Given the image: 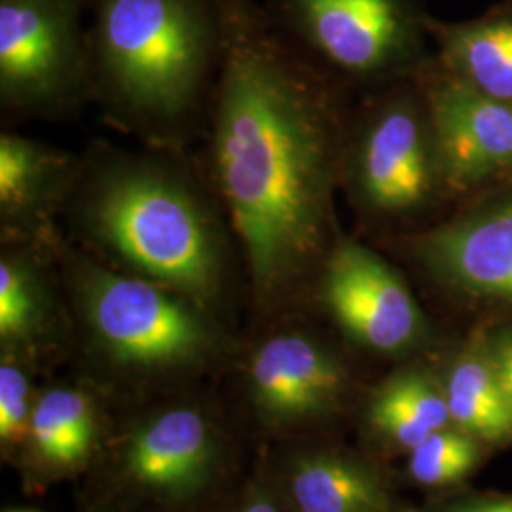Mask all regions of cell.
Returning a JSON list of instances; mask_svg holds the SVG:
<instances>
[{
	"label": "cell",
	"instance_id": "cell-1",
	"mask_svg": "<svg viewBox=\"0 0 512 512\" xmlns=\"http://www.w3.org/2000/svg\"><path fill=\"white\" fill-rule=\"evenodd\" d=\"M219 10V76L196 154L238 239L253 304L270 317L306 300L344 234L334 196L351 109L260 2L219 0Z\"/></svg>",
	"mask_w": 512,
	"mask_h": 512
},
{
	"label": "cell",
	"instance_id": "cell-2",
	"mask_svg": "<svg viewBox=\"0 0 512 512\" xmlns=\"http://www.w3.org/2000/svg\"><path fill=\"white\" fill-rule=\"evenodd\" d=\"M67 241L101 264L192 298L222 319L245 275L238 239L194 150L93 139L61 215Z\"/></svg>",
	"mask_w": 512,
	"mask_h": 512
},
{
	"label": "cell",
	"instance_id": "cell-3",
	"mask_svg": "<svg viewBox=\"0 0 512 512\" xmlns=\"http://www.w3.org/2000/svg\"><path fill=\"white\" fill-rule=\"evenodd\" d=\"M93 107L139 145L194 150L222 55L219 0H88Z\"/></svg>",
	"mask_w": 512,
	"mask_h": 512
},
{
	"label": "cell",
	"instance_id": "cell-4",
	"mask_svg": "<svg viewBox=\"0 0 512 512\" xmlns=\"http://www.w3.org/2000/svg\"><path fill=\"white\" fill-rule=\"evenodd\" d=\"M57 255L74 327L95 363L164 376L211 366L234 346L224 321L192 298L112 270L65 236Z\"/></svg>",
	"mask_w": 512,
	"mask_h": 512
},
{
	"label": "cell",
	"instance_id": "cell-5",
	"mask_svg": "<svg viewBox=\"0 0 512 512\" xmlns=\"http://www.w3.org/2000/svg\"><path fill=\"white\" fill-rule=\"evenodd\" d=\"M357 219L391 239L423 228L446 192L435 135L414 76L351 110L340 171Z\"/></svg>",
	"mask_w": 512,
	"mask_h": 512
},
{
	"label": "cell",
	"instance_id": "cell-6",
	"mask_svg": "<svg viewBox=\"0 0 512 512\" xmlns=\"http://www.w3.org/2000/svg\"><path fill=\"white\" fill-rule=\"evenodd\" d=\"M296 54L344 92L374 93L427 61V14L418 0H262Z\"/></svg>",
	"mask_w": 512,
	"mask_h": 512
},
{
	"label": "cell",
	"instance_id": "cell-7",
	"mask_svg": "<svg viewBox=\"0 0 512 512\" xmlns=\"http://www.w3.org/2000/svg\"><path fill=\"white\" fill-rule=\"evenodd\" d=\"M88 0H0L4 128L76 120L93 107Z\"/></svg>",
	"mask_w": 512,
	"mask_h": 512
},
{
	"label": "cell",
	"instance_id": "cell-8",
	"mask_svg": "<svg viewBox=\"0 0 512 512\" xmlns=\"http://www.w3.org/2000/svg\"><path fill=\"white\" fill-rule=\"evenodd\" d=\"M306 300H313L349 342L378 355H406L429 336L427 317L403 274L353 236L336 239Z\"/></svg>",
	"mask_w": 512,
	"mask_h": 512
},
{
	"label": "cell",
	"instance_id": "cell-9",
	"mask_svg": "<svg viewBox=\"0 0 512 512\" xmlns=\"http://www.w3.org/2000/svg\"><path fill=\"white\" fill-rule=\"evenodd\" d=\"M425 99L446 192H465L512 169V105L478 92L435 57L414 74Z\"/></svg>",
	"mask_w": 512,
	"mask_h": 512
},
{
	"label": "cell",
	"instance_id": "cell-10",
	"mask_svg": "<svg viewBox=\"0 0 512 512\" xmlns=\"http://www.w3.org/2000/svg\"><path fill=\"white\" fill-rule=\"evenodd\" d=\"M251 401L279 425L325 416L342 401L348 366L329 342L298 321H277L243 355Z\"/></svg>",
	"mask_w": 512,
	"mask_h": 512
},
{
	"label": "cell",
	"instance_id": "cell-11",
	"mask_svg": "<svg viewBox=\"0 0 512 512\" xmlns=\"http://www.w3.org/2000/svg\"><path fill=\"white\" fill-rule=\"evenodd\" d=\"M387 245L459 291L512 304V196Z\"/></svg>",
	"mask_w": 512,
	"mask_h": 512
},
{
	"label": "cell",
	"instance_id": "cell-12",
	"mask_svg": "<svg viewBox=\"0 0 512 512\" xmlns=\"http://www.w3.org/2000/svg\"><path fill=\"white\" fill-rule=\"evenodd\" d=\"M80 171V154L0 131V243H54Z\"/></svg>",
	"mask_w": 512,
	"mask_h": 512
},
{
	"label": "cell",
	"instance_id": "cell-13",
	"mask_svg": "<svg viewBox=\"0 0 512 512\" xmlns=\"http://www.w3.org/2000/svg\"><path fill=\"white\" fill-rule=\"evenodd\" d=\"M61 238L54 243H0L2 353L33 361L57 348L65 327L63 296H67L57 255Z\"/></svg>",
	"mask_w": 512,
	"mask_h": 512
},
{
	"label": "cell",
	"instance_id": "cell-14",
	"mask_svg": "<svg viewBox=\"0 0 512 512\" xmlns=\"http://www.w3.org/2000/svg\"><path fill=\"white\" fill-rule=\"evenodd\" d=\"M217 459L211 423L198 410L173 408L143 423L124 450V467L135 484L165 497L202 488Z\"/></svg>",
	"mask_w": 512,
	"mask_h": 512
},
{
	"label": "cell",
	"instance_id": "cell-15",
	"mask_svg": "<svg viewBox=\"0 0 512 512\" xmlns=\"http://www.w3.org/2000/svg\"><path fill=\"white\" fill-rule=\"evenodd\" d=\"M427 33L437 44L435 59L478 92L512 105V0L484 16L448 23L427 16Z\"/></svg>",
	"mask_w": 512,
	"mask_h": 512
},
{
	"label": "cell",
	"instance_id": "cell-16",
	"mask_svg": "<svg viewBox=\"0 0 512 512\" xmlns=\"http://www.w3.org/2000/svg\"><path fill=\"white\" fill-rule=\"evenodd\" d=\"M289 488L300 512H395L380 476L355 459L334 454L298 459Z\"/></svg>",
	"mask_w": 512,
	"mask_h": 512
},
{
	"label": "cell",
	"instance_id": "cell-17",
	"mask_svg": "<svg viewBox=\"0 0 512 512\" xmlns=\"http://www.w3.org/2000/svg\"><path fill=\"white\" fill-rule=\"evenodd\" d=\"M450 418L475 439H512V399L495 374L488 342L461 351L444 380Z\"/></svg>",
	"mask_w": 512,
	"mask_h": 512
},
{
	"label": "cell",
	"instance_id": "cell-18",
	"mask_svg": "<svg viewBox=\"0 0 512 512\" xmlns=\"http://www.w3.org/2000/svg\"><path fill=\"white\" fill-rule=\"evenodd\" d=\"M450 421L444 391L420 368L393 374L370 403V423L404 450H414Z\"/></svg>",
	"mask_w": 512,
	"mask_h": 512
},
{
	"label": "cell",
	"instance_id": "cell-19",
	"mask_svg": "<svg viewBox=\"0 0 512 512\" xmlns=\"http://www.w3.org/2000/svg\"><path fill=\"white\" fill-rule=\"evenodd\" d=\"M27 439L48 467L71 469L84 463L95 439L90 395L74 387H52L42 393L33 408Z\"/></svg>",
	"mask_w": 512,
	"mask_h": 512
},
{
	"label": "cell",
	"instance_id": "cell-20",
	"mask_svg": "<svg viewBox=\"0 0 512 512\" xmlns=\"http://www.w3.org/2000/svg\"><path fill=\"white\" fill-rule=\"evenodd\" d=\"M478 452L475 437L446 427L410 450L408 471L423 486L454 484L475 469Z\"/></svg>",
	"mask_w": 512,
	"mask_h": 512
},
{
	"label": "cell",
	"instance_id": "cell-21",
	"mask_svg": "<svg viewBox=\"0 0 512 512\" xmlns=\"http://www.w3.org/2000/svg\"><path fill=\"white\" fill-rule=\"evenodd\" d=\"M29 359L2 353L0 363V439L16 444L29 437L33 416V387Z\"/></svg>",
	"mask_w": 512,
	"mask_h": 512
},
{
	"label": "cell",
	"instance_id": "cell-22",
	"mask_svg": "<svg viewBox=\"0 0 512 512\" xmlns=\"http://www.w3.org/2000/svg\"><path fill=\"white\" fill-rule=\"evenodd\" d=\"M488 353L499 382L512 399V332L501 334L488 342Z\"/></svg>",
	"mask_w": 512,
	"mask_h": 512
},
{
	"label": "cell",
	"instance_id": "cell-23",
	"mask_svg": "<svg viewBox=\"0 0 512 512\" xmlns=\"http://www.w3.org/2000/svg\"><path fill=\"white\" fill-rule=\"evenodd\" d=\"M452 512H512V497H499L488 501H476Z\"/></svg>",
	"mask_w": 512,
	"mask_h": 512
},
{
	"label": "cell",
	"instance_id": "cell-24",
	"mask_svg": "<svg viewBox=\"0 0 512 512\" xmlns=\"http://www.w3.org/2000/svg\"><path fill=\"white\" fill-rule=\"evenodd\" d=\"M239 512H285L277 503H274L270 497L266 495H260L255 499H249Z\"/></svg>",
	"mask_w": 512,
	"mask_h": 512
}]
</instances>
